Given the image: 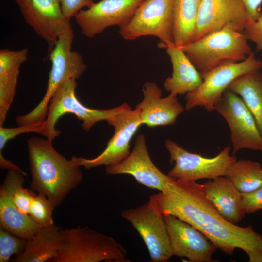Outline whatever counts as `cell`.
Wrapping results in <instances>:
<instances>
[{
    "instance_id": "obj_10",
    "label": "cell",
    "mask_w": 262,
    "mask_h": 262,
    "mask_svg": "<svg viewBox=\"0 0 262 262\" xmlns=\"http://www.w3.org/2000/svg\"><path fill=\"white\" fill-rule=\"evenodd\" d=\"M214 110L229 127L233 155L243 149L262 151V135L252 114L239 95L228 89Z\"/></svg>"
},
{
    "instance_id": "obj_1",
    "label": "cell",
    "mask_w": 262,
    "mask_h": 262,
    "mask_svg": "<svg viewBox=\"0 0 262 262\" xmlns=\"http://www.w3.org/2000/svg\"><path fill=\"white\" fill-rule=\"evenodd\" d=\"M148 201L156 213L172 215L190 224L227 255L237 248L262 254V235L251 225L240 227L225 219L206 197L202 184L174 180L150 196Z\"/></svg>"
},
{
    "instance_id": "obj_3",
    "label": "cell",
    "mask_w": 262,
    "mask_h": 262,
    "mask_svg": "<svg viewBox=\"0 0 262 262\" xmlns=\"http://www.w3.org/2000/svg\"><path fill=\"white\" fill-rule=\"evenodd\" d=\"M177 47L185 52L201 74L244 61L252 52L243 33L228 28Z\"/></svg>"
},
{
    "instance_id": "obj_32",
    "label": "cell",
    "mask_w": 262,
    "mask_h": 262,
    "mask_svg": "<svg viewBox=\"0 0 262 262\" xmlns=\"http://www.w3.org/2000/svg\"><path fill=\"white\" fill-rule=\"evenodd\" d=\"M243 33L248 40L255 44L257 51H262V12L256 20L246 26Z\"/></svg>"
},
{
    "instance_id": "obj_22",
    "label": "cell",
    "mask_w": 262,
    "mask_h": 262,
    "mask_svg": "<svg viewBox=\"0 0 262 262\" xmlns=\"http://www.w3.org/2000/svg\"><path fill=\"white\" fill-rule=\"evenodd\" d=\"M62 239V229L55 225L41 227L32 237L26 240L24 250L13 261L52 262L60 250Z\"/></svg>"
},
{
    "instance_id": "obj_16",
    "label": "cell",
    "mask_w": 262,
    "mask_h": 262,
    "mask_svg": "<svg viewBox=\"0 0 262 262\" xmlns=\"http://www.w3.org/2000/svg\"><path fill=\"white\" fill-rule=\"evenodd\" d=\"M26 23L36 34L54 46L58 37L72 29L58 0H13Z\"/></svg>"
},
{
    "instance_id": "obj_20",
    "label": "cell",
    "mask_w": 262,
    "mask_h": 262,
    "mask_svg": "<svg viewBox=\"0 0 262 262\" xmlns=\"http://www.w3.org/2000/svg\"><path fill=\"white\" fill-rule=\"evenodd\" d=\"M202 186L206 197L225 219L236 224L244 217L241 193L227 178L218 177L207 181Z\"/></svg>"
},
{
    "instance_id": "obj_9",
    "label": "cell",
    "mask_w": 262,
    "mask_h": 262,
    "mask_svg": "<svg viewBox=\"0 0 262 262\" xmlns=\"http://www.w3.org/2000/svg\"><path fill=\"white\" fill-rule=\"evenodd\" d=\"M165 147L170 154V163L175 162L168 175L176 180L196 181L224 176L237 160L235 155L230 154V145L212 158L190 152L169 139L165 141Z\"/></svg>"
},
{
    "instance_id": "obj_24",
    "label": "cell",
    "mask_w": 262,
    "mask_h": 262,
    "mask_svg": "<svg viewBox=\"0 0 262 262\" xmlns=\"http://www.w3.org/2000/svg\"><path fill=\"white\" fill-rule=\"evenodd\" d=\"M202 0H174L173 37L177 47L193 41Z\"/></svg>"
},
{
    "instance_id": "obj_23",
    "label": "cell",
    "mask_w": 262,
    "mask_h": 262,
    "mask_svg": "<svg viewBox=\"0 0 262 262\" xmlns=\"http://www.w3.org/2000/svg\"><path fill=\"white\" fill-rule=\"evenodd\" d=\"M228 89L239 95L252 114L262 135V73L260 70L235 79Z\"/></svg>"
},
{
    "instance_id": "obj_18",
    "label": "cell",
    "mask_w": 262,
    "mask_h": 262,
    "mask_svg": "<svg viewBox=\"0 0 262 262\" xmlns=\"http://www.w3.org/2000/svg\"><path fill=\"white\" fill-rule=\"evenodd\" d=\"M24 175L8 170L0 187V226L24 239L32 237L41 228L29 215L21 213L13 200L16 189L24 183Z\"/></svg>"
},
{
    "instance_id": "obj_11",
    "label": "cell",
    "mask_w": 262,
    "mask_h": 262,
    "mask_svg": "<svg viewBox=\"0 0 262 262\" xmlns=\"http://www.w3.org/2000/svg\"><path fill=\"white\" fill-rule=\"evenodd\" d=\"M106 121L114 128V133L104 151L92 159L73 156L71 159L85 169L119 164L130 154V142L142 125L137 109H125L108 118Z\"/></svg>"
},
{
    "instance_id": "obj_28",
    "label": "cell",
    "mask_w": 262,
    "mask_h": 262,
    "mask_svg": "<svg viewBox=\"0 0 262 262\" xmlns=\"http://www.w3.org/2000/svg\"><path fill=\"white\" fill-rule=\"evenodd\" d=\"M28 49L0 51V75L19 70L21 65L27 59Z\"/></svg>"
},
{
    "instance_id": "obj_14",
    "label": "cell",
    "mask_w": 262,
    "mask_h": 262,
    "mask_svg": "<svg viewBox=\"0 0 262 262\" xmlns=\"http://www.w3.org/2000/svg\"><path fill=\"white\" fill-rule=\"evenodd\" d=\"M251 21L240 0H202L193 41L227 28L243 32Z\"/></svg>"
},
{
    "instance_id": "obj_33",
    "label": "cell",
    "mask_w": 262,
    "mask_h": 262,
    "mask_svg": "<svg viewBox=\"0 0 262 262\" xmlns=\"http://www.w3.org/2000/svg\"><path fill=\"white\" fill-rule=\"evenodd\" d=\"M66 18L70 21L84 7H89L94 0H58Z\"/></svg>"
},
{
    "instance_id": "obj_29",
    "label": "cell",
    "mask_w": 262,
    "mask_h": 262,
    "mask_svg": "<svg viewBox=\"0 0 262 262\" xmlns=\"http://www.w3.org/2000/svg\"><path fill=\"white\" fill-rule=\"evenodd\" d=\"M44 121L16 128H4L0 126V154L7 142L20 134L33 132L40 134Z\"/></svg>"
},
{
    "instance_id": "obj_8",
    "label": "cell",
    "mask_w": 262,
    "mask_h": 262,
    "mask_svg": "<svg viewBox=\"0 0 262 262\" xmlns=\"http://www.w3.org/2000/svg\"><path fill=\"white\" fill-rule=\"evenodd\" d=\"M174 0H145L131 20L119 28L124 39L133 40L145 36L159 38L160 48L174 45L173 37Z\"/></svg>"
},
{
    "instance_id": "obj_35",
    "label": "cell",
    "mask_w": 262,
    "mask_h": 262,
    "mask_svg": "<svg viewBox=\"0 0 262 262\" xmlns=\"http://www.w3.org/2000/svg\"><path fill=\"white\" fill-rule=\"evenodd\" d=\"M250 262H262V254L253 252L246 253Z\"/></svg>"
},
{
    "instance_id": "obj_2",
    "label": "cell",
    "mask_w": 262,
    "mask_h": 262,
    "mask_svg": "<svg viewBox=\"0 0 262 262\" xmlns=\"http://www.w3.org/2000/svg\"><path fill=\"white\" fill-rule=\"evenodd\" d=\"M27 147L31 189L45 195L55 207L59 206L82 181L81 166L60 154L47 138L31 137Z\"/></svg>"
},
{
    "instance_id": "obj_4",
    "label": "cell",
    "mask_w": 262,
    "mask_h": 262,
    "mask_svg": "<svg viewBox=\"0 0 262 262\" xmlns=\"http://www.w3.org/2000/svg\"><path fill=\"white\" fill-rule=\"evenodd\" d=\"M62 244L52 262H130L123 246L87 226L62 229Z\"/></svg>"
},
{
    "instance_id": "obj_15",
    "label": "cell",
    "mask_w": 262,
    "mask_h": 262,
    "mask_svg": "<svg viewBox=\"0 0 262 262\" xmlns=\"http://www.w3.org/2000/svg\"><path fill=\"white\" fill-rule=\"evenodd\" d=\"M173 256L191 262H213L217 248L201 231L190 224L170 214L162 215Z\"/></svg>"
},
{
    "instance_id": "obj_21",
    "label": "cell",
    "mask_w": 262,
    "mask_h": 262,
    "mask_svg": "<svg viewBox=\"0 0 262 262\" xmlns=\"http://www.w3.org/2000/svg\"><path fill=\"white\" fill-rule=\"evenodd\" d=\"M172 66V75L164 82V89L176 95L186 94L198 88L203 79L185 52L175 45L164 48Z\"/></svg>"
},
{
    "instance_id": "obj_17",
    "label": "cell",
    "mask_w": 262,
    "mask_h": 262,
    "mask_svg": "<svg viewBox=\"0 0 262 262\" xmlns=\"http://www.w3.org/2000/svg\"><path fill=\"white\" fill-rule=\"evenodd\" d=\"M108 175L128 174L146 187L163 191L166 185L175 180L162 172L152 161L145 136L139 134L129 156L118 164L106 166Z\"/></svg>"
},
{
    "instance_id": "obj_31",
    "label": "cell",
    "mask_w": 262,
    "mask_h": 262,
    "mask_svg": "<svg viewBox=\"0 0 262 262\" xmlns=\"http://www.w3.org/2000/svg\"><path fill=\"white\" fill-rule=\"evenodd\" d=\"M23 185L20 184L15 190L13 200L21 213L29 215L31 203L36 193L32 190L24 188Z\"/></svg>"
},
{
    "instance_id": "obj_6",
    "label": "cell",
    "mask_w": 262,
    "mask_h": 262,
    "mask_svg": "<svg viewBox=\"0 0 262 262\" xmlns=\"http://www.w3.org/2000/svg\"><path fill=\"white\" fill-rule=\"evenodd\" d=\"M77 85L75 79L65 81L58 87L50 100L40 134L51 142L60 135L61 131L56 128V124L59 118L66 113L73 114L79 120L82 121V129L89 131L97 122L106 121L110 117L130 108L127 103L104 110L86 107L77 98Z\"/></svg>"
},
{
    "instance_id": "obj_30",
    "label": "cell",
    "mask_w": 262,
    "mask_h": 262,
    "mask_svg": "<svg viewBox=\"0 0 262 262\" xmlns=\"http://www.w3.org/2000/svg\"><path fill=\"white\" fill-rule=\"evenodd\" d=\"M241 203L247 214L262 210V186L251 192L241 193Z\"/></svg>"
},
{
    "instance_id": "obj_25",
    "label": "cell",
    "mask_w": 262,
    "mask_h": 262,
    "mask_svg": "<svg viewBox=\"0 0 262 262\" xmlns=\"http://www.w3.org/2000/svg\"><path fill=\"white\" fill-rule=\"evenodd\" d=\"M241 193L255 190L262 186V166L259 162L236 160L225 176Z\"/></svg>"
},
{
    "instance_id": "obj_13",
    "label": "cell",
    "mask_w": 262,
    "mask_h": 262,
    "mask_svg": "<svg viewBox=\"0 0 262 262\" xmlns=\"http://www.w3.org/2000/svg\"><path fill=\"white\" fill-rule=\"evenodd\" d=\"M121 215L141 237L151 262H167L173 256L163 217L154 212L149 201L135 208L123 210Z\"/></svg>"
},
{
    "instance_id": "obj_12",
    "label": "cell",
    "mask_w": 262,
    "mask_h": 262,
    "mask_svg": "<svg viewBox=\"0 0 262 262\" xmlns=\"http://www.w3.org/2000/svg\"><path fill=\"white\" fill-rule=\"evenodd\" d=\"M145 0H101L75 16L82 33L93 38L107 28L126 25Z\"/></svg>"
},
{
    "instance_id": "obj_34",
    "label": "cell",
    "mask_w": 262,
    "mask_h": 262,
    "mask_svg": "<svg viewBox=\"0 0 262 262\" xmlns=\"http://www.w3.org/2000/svg\"><path fill=\"white\" fill-rule=\"evenodd\" d=\"M245 7L249 17L256 20L261 14L262 0H240Z\"/></svg>"
},
{
    "instance_id": "obj_5",
    "label": "cell",
    "mask_w": 262,
    "mask_h": 262,
    "mask_svg": "<svg viewBox=\"0 0 262 262\" xmlns=\"http://www.w3.org/2000/svg\"><path fill=\"white\" fill-rule=\"evenodd\" d=\"M73 39L72 29L58 37L49 55L51 67L45 95L33 110L16 117L19 126L45 120L49 103L58 87L68 79L80 78L86 70L87 66L81 54L71 49Z\"/></svg>"
},
{
    "instance_id": "obj_27",
    "label": "cell",
    "mask_w": 262,
    "mask_h": 262,
    "mask_svg": "<svg viewBox=\"0 0 262 262\" xmlns=\"http://www.w3.org/2000/svg\"><path fill=\"white\" fill-rule=\"evenodd\" d=\"M26 242V239L0 226V262H7L13 255L21 253Z\"/></svg>"
},
{
    "instance_id": "obj_19",
    "label": "cell",
    "mask_w": 262,
    "mask_h": 262,
    "mask_svg": "<svg viewBox=\"0 0 262 262\" xmlns=\"http://www.w3.org/2000/svg\"><path fill=\"white\" fill-rule=\"evenodd\" d=\"M143 100L137 105L142 124L149 127L174 124L178 116L184 112V107L178 101L177 95L170 93L161 98L162 91L153 82L144 83Z\"/></svg>"
},
{
    "instance_id": "obj_7",
    "label": "cell",
    "mask_w": 262,
    "mask_h": 262,
    "mask_svg": "<svg viewBox=\"0 0 262 262\" xmlns=\"http://www.w3.org/2000/svg\"><path fill=\"white\" fill-rule=\"evenodd\" d=\"M262 62L252 52L244 61L226 64L201 74V84L186 94L185 108L187 111L197 107L208 112L214 110L216 104L222 98L230 83L238 77L260 70Z\"/></svg>"
},
{
    "instance_id": "obj_26",
    "label": "cell",
    "mask_w": 262,
    "mask_h": 262,
    "mask_svg": "<svg viewBox=\"0 0 262 262\" xmlns=\"http://www.w3.org/2000/svg\"><path fill=\"white\" fill-rule=\"evenodd\" d=\"M55 208L45 195L37 193L31 203L29 215L41 227L51 226L54 224L53 213Z\"/></svg>"
}]
</instances>
